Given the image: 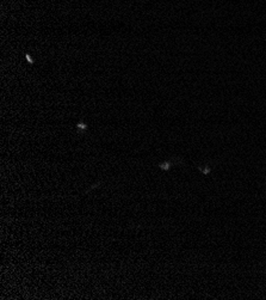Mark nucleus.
<instances>
[{
	"instance_id": "1",
	"label": "nucleus",
	"mask_w": 266,
	"mask_h": 300,
	"mask_svg": "<svg viewBox=\"0 0 266 300\" xmlns=\"http://www.w3.org/2000/svg\"><path fill=\"white\" fill-rule=\"evenodd\" d=\"M159 168L162 169V170H165V171H167V170H169V168H171V163H169V161H166V163H164V164H159Z\"/></svg>"
},
{
	"instance_id": "2",
	"label": "nucleus",
	"mask_w": 266,
	"mask_h": 300,
	"mask_svg": "<svg viewBox=\"0 0 266 300\" xmlns=\"http://www.w3.org/2000/svg\"><path fill=\"white\" fill-rule=\"evenodd\" d=\"M76 128L81 129V130H85V129L87 128V126H86L85 123H78V125H76Z\"/></svg>"
},
{
	"instance_id": "3",
	"label": "nucleus",
	"mask_w": 266,
	"mask_h": 300,
	"mask_svg": "<svg viewBox=\"0 0 266 300\" xmlns=\"http://www.w3.org/2000/svg\"><path fill=\"white\" fill-rule=\"evenodd\" d=\"M25 57H27V60H28V61H29V63H31V65L34 63V60L31 59V56H30L29 54H25Z\"/></svg>"
}]
</instances>
